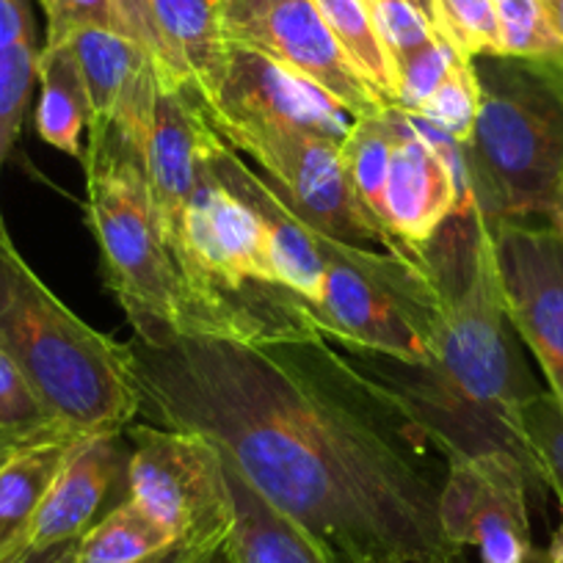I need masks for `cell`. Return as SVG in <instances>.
I'll use <instances>...</instances> for the list:
<instances>
[{
	"label": "cell",
	"mask_w": 563,
	"mask_h": 563,
	"mask_svg": "<svg viewBox=\"0 0 563 563\" xmlns=\"http://www.w3.org/2000/svg\"><path fill=\"white\" fill-rule=\"evenodd\" d=\"M141 411L202 434L241 478L351 563H467L440 522L422 442L356 384L329 340H130Z\"/></svg>",
	"instance_id": "obj_1"
},
{
	"label": "cell",
	"mask_w": 563,
	"mask_h": 563,
	"mask_svg": "<svg viewBox=\"0 0 563 563\" xmlns=\"http://www.w3.org/2000/svg\"><path fill=\"white\" fill-rule=\"evenodd\" d=\"M440 288L429 362L409 365L365 351H340V362L371 398L448 462L511 453L525 464L519 406L536 387L517 360L489 221L478 208L462 285L451 288L440 279Z\"/></svg>",
	"instance_id": "obj_2"
},
{
	"label": "cell",
	"mask_w": 563,
	"mask_h": 563,
	"mask_svg": "<svg viewBox=\"0 0 563 563\" xmlns=\"http://www.w3.org/2000/svg\"><path fill=\"white\" fill-rule=\"evenodd\" d=\"M164 246L175 271L177 334L243 345L323 340L307 301L276 274L263 227L202 153L186 213Z\"/></svg>",
	"instance_id": "obj_3"
},
{
	"label": "cell",
	"mask_w": 563,
	"mask_h": 563,
	"mask_svg": "<svg viewBox=\"0 0 563 563\" xmlns=\"http://www.w3.org/2000/svg\"><path fill=\"white\" fill-rule=\"evenodd\" d=\"M0 349L56 420L78 434H124L141 411L130 349L80 321L14 246L0 219Z\"/></svg>",
	"instance_id": "obj_4"
},
{
	"label": "cell",
	"mask_w": 563,
	"mask_h": 563,
	"mask_svg": "<svg viewBox=\"0 0 563 563\" xmlns=\"http://www.w3.org/2000/svg\"><path fill=\"white\" fill-rule=\"evenodd\" d=\"M481 108L464 144L486 221H550L563 183V62L475 58Z\"/></svg>",
	"instance_id": "obj_5"
},
{
	"label": "cell",
	"mask_w": 563,
	"mask_h": 563,
	"mask_svg": "<svg viewBox=\"0 0 563 563\" xmlns=\"http://www.w3.org/2000/svg\"><path fill=\"white\" fill-rule=\"evenodd\" d=\"M89 194V227L100 246L106 285L135 340L161 345L177 334L175 271L150 199L144 161L106 124H89L80 158Z\"/></svg>",
	"instance_id": "obj_6"
},
{
	"label": "cell",
	"mask_w": 563,
	"mask_h": 563,
	"mask_svg": "<svg viewBox=\"0 0 563 563\" xmlns=\"http://www.w3.org/2000/svg\"><path fill=\"white\" fill-rule=\"evenodd\" d=\"M205 119L227 147L252 161L305 224L351 246L378 249L398 257L387 235L356 202L343 169L340 141L299 128L230 122L210 113Z\"/></svg>",
	"instance_id": "obj_7"
},
{
	"label": "cell",
	"mask_w": 563,
	"mask_h": 563,
	"mask_svg": "<svg viewBox=\"0 0 563 563\" xmlns=\"http://www.w3.org/2000/svg\"><path fill=\"white\" fill-rule=\"evenodd\" d=\"M128 500L175 541H221L232 511L219 448L202 434L141 422L128 426Z\"/></svg>",
	"instance_id": "obj_8"
},
{
	"label": "cell",
	"mask_w": 563,
	"mask_h": 563,
	"mask_svg": "<svg viewBox=\"0 0 563 563\" xmlns=\"http://www.w3.org/2000/svg\"><path fill=\"white\" fill-rule=\"evenodd\" d=\"M227 42L252 47L327 91L354 119L387 111L356 73L312 0H219Z\"/></svg>",
	"instance_id": "obj_9"
},
{
	"label": "cell",
	"mask_w": 563,
	"mask_h": 563,
	"mask_svg": "<svg viewBox=\"0 0 563 563\" xmlns=\"http://www.w3.org/2000/svg\"><path fill=\"white\" fill-rule=\"evenodd\" d=\"M508 323L563 400V235L552 221H489Z\"/></svg>",
	"instance_id": "obj_10"
},
{
	"label": "cell",
	"mask_w": 563,
	"mask_h": 563,
	"mask_svg": "<svg viewBox=\"0 0 563 563\" xmlns=\"http://www.w3.org/2000/svg\"><path fill=\"white\" fill-rule=\"evenodd\" d=\"M525 464L511 453H478L448 462L440 492V522L453 544L475 547L484 563H530Z\"/></svg>",
	"instance_id": "obj_11"
},
{
	"label": "cell",
	"mask_w": 563,
	"mask_h": 563,
	"mask_svg": "<svg viewBox=\"0 0 563 563\" xmlns=\"http://www.w3.org/2000/svg\"><path fill=\"white\" fill-rule=\"evenodd\" d=\"M202 108L210 117L230 122L299 128L329 135L340 144L354 122V117L316 84L290 73L274 58L232 42L227 47L224 78L216 95L202 100Z\"/></svg>",
	"instance_id": "obj_12"
},
{
	"label": "cell",
	"mask_w": 563,
	"mask_h": 563,
	"mask_svg": "<svg viewBox=\"0 0 563 563\" xmlns=\"http://www.w3.org/2000/svg\"><path fill=\"white\" fill-rule=\"evenodd\" d=\"M91 102V124L117 130L144 161L158 108V67L144 45L119 31L86 29L69 40Z\"/></svg>",
	"instance_id": "obj_13"
},
{
	"label": "cell",
	"mask_w": 563,
	"mask_h": 563,
	"mask_svg": "<svg viewBox=\"0 0 563 563\" xmlns=\"http://www.w3.org/2000/svg\"><path fill=\"white\" fill-rule=\"evenodd\" d=\"M387 227L400 246L431 265L429 246L451 216H470L475 199L467 197L451 164L422 139L404 111L395 108V150L389 161Z\"/></svg>",
	"instance_id": "obj_14"
},
{
	"label": "cell",
	"mask_w": 563,
	"mask_h": 563,
	"mask_svg": "<svg viewBox=\"0 0 563 563\" xmlns=\"http://www.w3.org/2000/svg\"><path fill=\"white\" fill-rule=\"evenodd\" d=\"M122 434H84L64 459L51 492L31 522L25 547H53L80 539L95 525L108 489L128 464L119 451Z\"/></svg>",
	"instance_id": "obj_15"
},
{
	"label": "cell",
	"mask_w": 563,
	"mask_h": 563,
	"mask_svg": "<svg viewBox=\"0 0 563 563\" xmlns=\"http://www.w3.org/2000/svg\"><path fill=\"white\" fill-rule=\"evenodd\" d=\"M219 456L232 511L230 547L238 563H351L323 550L288 517H282L241 478L224 453L219 451Z\"/></svg>",
	"instance_id": "obj_16"
},
{
	"label": "cell",
	"mask_w": 563,
	"mask_h": 563,
	"mask_svg": "<svg viewBox=\"0 0 563 563\" xmlns=\"http://www.w3.org/2000/svg\"><path fill=\"white\" fill-rule=\"evenodd\" d=\"M80 437L78 431H56L14 448L0 462V561L25 547L31 522Z\"/></svg>",
	"instance_id": "obj_17"
},
{
	"label": "cell",
	"mask_w": 563,
	"mask_h": 563,
	"mask_svg": "<svg viewBox=\"0 0 563 563\" xmlns=\"http://www.w3.org/2000/svg\"><path fill=\"white\" fill-rule=\"evenodd\" d=\"M158 34L172 62L202 100H210L224 78L227 42L219 0H150Z\"/></svg>",
	"instance_id": "obj_18"
},
{
	"label": "cell",
	"mask_w": 563,
	"mask_h": 563,
	"mask_svg": "<svg viewBox=\"0 0 563 563\" xmlns=\"http://www.w3.org/2000/svg\"><path fill=\"white\" fill-rule=\"evenodd\" d=\"M36 133L69 158H84V133L91 124V102L69 42L42 45L36 58Z\"/></svg>",
	"instance_id": "obj_19"
},
{
	"label": "cell",
	"mask_w": 563,
	"mask_h": 563,
	"mask_svg": "<svg viewBox=\"0 0 563 563\" xmlns=\"http://www.w3.org/2000/svg\"><path fill=\"white\" fill-rule=\"evenodd\" d=\"M393 150H395V108L354 119V122H351L349 135H345L343 141V147H340V153H343L345 177H349V186L351 191H354L356 202L362 205V210L376 221L378 230H382L384 235H387V241L393 243V252L398 254L400 260H406V263L426 271V274H437L434 265H426L417 257H411L387 227L384 191H387V175H389V161H393Z\"/></svg>",
	"instance_id": "obj_20"
},
{
	"label": "cell",
	"mask_w": 563,
	"mask_h": 563,
	"mask_svg": "<svg viewBox=\"0 0 563 563\" xmlns=\"http://www.w3.org/2000/svg\"><path fill=\"white\" fill-rule=\"evenodd\" d=\"M338 45L387 108H395V69L373 29L365 0H312Z\"/></svg>",
	"instance_id": "obj_21"
},
{
	"label": "cell",
	"mask_w": 563,
	"mask_h": 563,
	"mask_svg": "<svg viewBox=\"0 0 563 563\" xmlns=\"http://www.w3.org/2000/svg\"><path fill=\"white\" fill-rule=\"evenodd\" d=\"M169 544L175 539L153 517L124 500L80 536L75 563H135Z\"/></svg>",
	"instance_id": "obj_22"
},
{
	"label": "cell",
	"mask_w": 563,
	"mask_h": 563,
	"mask_svg": "<svg viewBox=\"0 0 563 563\" xmlns=\"http://www.w3.org/2000/svg\"><path fill=\"white\" fill-rule=\"evenodd\" d=\"M56 431L73 429L53 417L25 373L0 349V451H14Z\"/></svg>",
	"instance_id": "obj_23"
},
{
	"label": "cell",
	"mask_w": 563,
	"mask_h": 563,
	"mask_svg": "<svg viewBox=\"0 0 563 563\" xmlns=\"http://www.w3.org/2000/svg\"><path fill=\"white\" fill-rule=\"evenodd\" d=\"M434 31L464 58L503 56L500 20L492 0H431Z\"/></svg>",
	"instance_id": "obj_24"
},
{
	"label": "cell",
	"mask_w": 563,
	"mask_h": 563,
	"mask_svg": "<svg viewBox=\"0 0 563 563\" xmlns=\"http://www.w3.org/2000/svg\"><path fill=\"white\" fill-rule=\"evenodd\" d=\"M478 108L481 84L478 75H475L473 58L456 56L453 58L451 69H448L445 80L440 84V89H437L434 95H431V100L420 108V113H411V117H422L426 122L445 130V133L451 135V139H456L459 144H467V141L473 139Z\"/></svg>",
	"instance_id": "obj_25"
},
{
	"label": "cell",
	"mask_w": 563,
	"mask_h": 563,
	"mask_svg": "<svg viewBox=\"0 0 563 563\" xmlns=\"http://www.w3.org/2000/svg\"><path fill=\"white\" fill-rule=\"evenodd\" d=\"M503 56L530 62H563V42L552 31L541 0H503L497 3Z\"/></svg>",
	"instance_id": "obj_26"
},
{
	"label": "cell",
	"mask_w": 563,
	"mask_h": 563,
	"mask_svg": "<svg viewBox=\"0 0 563 563\" xmlns=\"http://www.w3.org/2000/svg\"><path fill=\"white\" fill-rule=\"evenodd\" d=\"M459 53L440 34L406 58L395 62V108L404 113H420L445 80Z\"/></svg>",
	"instance_id": "obj_27"
},
{
	"label": "cell",
	"mask_w": 563,
	"mask_h": 563,
	"mask_svg": "<svg viewBox=\"0 0 563 563\" xmlns=\"http://www.w3.org/2000/svg\"><path fill=\"white\" fill-rule=\"evenodd\" d=\"M367 12H371L373 29L387 51L389 62H400L417 47L431 42L437 36L434 25L411 0H365Z\"/></svg>",
	"instance_id": "obj_28"
},
{
	"label": "cell",
	"mask_w": 563,
	"mask_h": 563,
	"mask_svg": "<svg viewBox=\"0 0 563 563\" xmlns=\"http://www.w3.org/2000/svg\"><path fill=\"white\" fill-rule=\"evenodd\" d=\"M40 7L47 20L45 45H62L86 29L119 31L128 36L113 0H40Z\"/></svg>",
	"instance_id": "obj_29"
},
{
	"label": "cell",
	"mask_w": 563,
	"mask_h": 563,
	"mask_svg": "<svg viewBox=\"0 0 563 563\" xmlns=\"http://www.w3.org/2000/svg\"><path fill=\"white\" fill-rule=\"evenodd\" d=\"M119 9V18H122L124 31H128L130 40H135L139 45H144L150 51V56L155 58V67H158V80L161 89H177V86H188L191 80H186L180 75V69L172 62L169 51H166L164 40L158 34V25L153 20V9H150V0H113Z\"/></svg>",
	"instance_id": "obj_30"
},
{
	"label": "cell",
	"mask_w": 563,
	"mask_h": 563,
	"mask_svg": "<svg viewBox=\"0 0 563 563\" xmlns=\"http://www.w3.org/2000/svg\"><path fill=\"white\" fill-rule=\"evenodd\" d=\"M75 558H78V539L53 547H23L0 563H75Z\"/></svg>",
	"instance_id": "obj_31"
},
{
	"label": "cell",
	"mask_w": 563,
	"mask_h": 563,
	"mask_svg": "<svg viewBox=\"0 0 563 563\" xmlns=\"http://www.w3.org/2000/svg\"><path fill=\"white\" fill-rule=\"evenodd\" d=\"M221 541H175V544H169L166 550L155 552V555H147L144 561L135 563H199L205 555H210Z\"/></svg>",
	"instance_id": "obj_32"
},
{
	"label": "cell",
	"mask_w": 563,
	"mask_h": 563,
	"mask_svg": "<svg viewBox=\"0 0 563 563\" xmlns=\"http://www.w3.org/2000/svg\"><path fill=\"white\" fill-rule=\"evenodd\" d=\"M558 503H561V522H558L550 547H547L544 563H563V500H558Z\"/></svg>",
	"instance_id": "obj_33"
},
{
	"label": "cell",
	"mask_w": 563,
	"mask_h": 563,
	"mask_svg": "<svg viewBox=\"0 0 563 563\" xmlns=\"http://www.w3.org/2000/svg\"><path fill=\"white\" fill-rule=\"evenodd\" d=\"M541 3H544V12H547V20H550L552 31H555L563 42V0H541Z\"/></svg>",
	"instance_id": "obj_34"
},
{
	"label": "cell",
	"mask_w": 563,
	"mask_h": 563,
	"mask_svg": "<svg viewBox=\"0 0 563 563\" xmlns=\"http://www.w3.org/2000/svg\"><path fill=\"white\" fill-rule=\"evenodd\" d=\"M199 563H238L235 552H232V547H230V536H227V541H221V544L216 547L210 555H205Z\"/></svg>",
	"instance_id": "obj_35"
},
{
	"label": "cell",
	"mask_w": 563,
	"mask_h": 563,
	"mask_svg": "<svg viewBox=\"0 0 563 563\" xmlns=\"http://www.w3.org/2000/svg\"><path fill=\"white\" fill-rule=\"evenodd\" d=\"M550 221L558 227V230H561V235H563V183H561V191H558L555 205H552Z\"/></svg>",
	"instance_id": "obj_36"
},
{
	"label": "cell",
	"mask_w": 563,
	"mask_h": 563,
	"mask_svg": "<svg viewBox=\"0 0 563 563\" xmlns=\"http://www.w3.org/2000/svg\"><path fill=\"white\" fill-rule=\"evenodd\" d=\"M411 3H415V7L431 20V25H434V3H431V0H411Z\"/></svg>",
	"instance_id": "obj_37"
},
{
	"label": "cell",
	"mask_w": 563,
	"mask_h": 563,
	"mask_svg": "<svg viewBox=\"0 0 563 563\" xmlns=\"http://www.w3.org/2000/svg\"><path fill=\"white\" fill-rule=\"evenodd\" d=\"M7 453H9V451H0V462H3V459H7Z\"/></svg>",
	"instance_id": "obj_38"
},
{
	"label": "cell",
	"mask_w": 563,
	"mask_h": 563,
	"mask_svg": "<svg viewBox=\"0 0 563 563\" xmlns=\"http://www.w3.org/2000/svg\"><path fill=\"white\" fill-rule=\"evenodd\" d=\"M492 3H495V7H497V3H503V0H492Z\"/></svg>",
	"instance_id": "obj_39"
}]
</instances>
